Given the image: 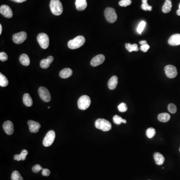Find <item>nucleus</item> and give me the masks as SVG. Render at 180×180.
Masks as SVG:
<instances>
[{
	"label": "nucleus",
	"mask_w": 180,
	"mask_h": 180,
	"mask_svg": "<svg viewBox=\"0 0 180 180\" xmlns=\"http://www.w3.org/2000/svg\"><path fill=\"white\" fill-rule=\"evenodd\" d=\"M38 92L40 98L43 101L46 102H49L51 101V94L49 90L46 88L44 87H41L40 88H39Z\"/></svg>",
	"instance_id": "nucleus-8"
},
{
	"label": "nucleus",
	"mask_w": 180,
	"mask_h": 180,
	"mask_svg": "<svg viewBox=\"0 0 180 180\" xmlns=\"http://www.w3.org/2000/svg\"><path fill=\"white\" fill-rule=\"evenodd\" d=\"M154 159L156 164L162 165L164 163L165 158L163 155L159 152H156L154 154Z\"/></svg>",
	"instance_id": "nucleus-18"
},
{
	"label": "nucleus",
	"mask_w": 180,
	"mask_h": 180,
	"mask_svg": "<svg viewBox=\"0 0 180 180\" xmlns=\"http://www.w3.org/2000/svg\"><path fill=\"white\" fill-rule=\"evenodd\" d=\"M19 61L21 64L25 66H29L30 64V60L29 56L27 54H25L21 55L19 58Z\"/></svg>",
	"instance_id": "nucleus-23"
},
{
	"label": "nucleus",
	"mask_w": 180,
	"mask_h": 180,
	"mask_svg": "<svg viewBox=\"0 0 180 180\" xmlns=\"http://www.w3.org/2000/svg\"><path fill=\"white\" fill-rule=\"evenodd\" d=\"M142 4L141 5V8L142 10L145 11H151L152 10V7L149 5L147 2L148 0H142Z\"/></svg>",
	"instance_id": "nucleus-28"
},
{
	"label": "nucleus",
	"mask_w": 180,
	"mask_h": 180,
	"mask_svg": "<svg viewBox=\"0 0 180 180\" xmlns=\"http://www.w3.org/2000/svg\"><path fill=\"white\" fill-rule=\"evenodd\" d=\"M9 82L6 77L2 73H0V86L2 87L7 86Z\"/></svg>",
	"instance_id": "nucleus-26"
},
{
	"label": "nucleus",
	"mask_w": 180,
	"mask_h": 180,
	"mask_svg": "<svg viewBox=\"0 0 180 180\" xmlns=\"http://www.w3.org/2000/svg\"><path fill=\"white\" fill-rule=\"evenodd\" d=\"M113 122L114 123L117 125H120L122 123L126 124L127 123V121L125 119H123L120 116L118 115L114 116L113 117Z\"/></svg>",
	"instance_id": "nucleus-27"
},
{
	"label": "nucleus",
	"mask_w": 180,
	"mask_h": 180,
	"mask_svg": "<svg viewBox=\"0 0 180 180\" xmlns=\"http://www.w3.org/2000/svg\"><path fill=\"white\" fill-rule=\"evenodd\" d=\"M2 32V25H0V35H1Z\"/></svg>",
	"instance_id": "nucleus-43"
},
{
	"label": "nucleus",
	"mask_w": 180,
	"mask_h": 180,
	"mask_svg": "<svg viewBox=\"0 0 180 180\" xmlns=\"http://www.w3.org/2000/svg\"><path fill=\"white\" fill-rule=\"evenodd\" d=\"M150 48V46L148 45V44H145V45H142L140 47V49L142 51L144 52H147Z\"/></svg>",
	"instance_id": "nucleus-38"
},
{
	"label": "nucleus",
	"mask_w": 180,
	"mask_h": 180,
	"mask_svg": "<svg viewBox=\"0 0 180 180\" xmlns=\"http://www.w3.org/2000/svg\"><path fill=\"white\" fill-rule=\"evenodd\" d=\"M139 43L141 44V45H145V44H147V41H140V43Z\"/></svg>",
	"instance_id": "nucleus-42"
},
{
	"label": "nucleus",
	"mask_w": 180,
	"mask_h": 180,
	"mask_svg": "<svg viewBox=\"0 0 180 180\" xmlns=\"http://www.w3.org/2000/svg\"><path fill=\"white\" fill-rule=\"evenodd\" d=\"M170 115L168 113H161V114H159L158 116V120L162 122L166 123L168 122L170 120Z\"/></svg>",
	"instance_id": "nucleus-24"
},
{
	"label": "nucleus",
	"mask_w": 180,
	"mask_h": 180,
	"mask_svg": "<svg viewBox=\"0 0 180 180\" xmlns=\"http://www.w3.org/2000/svg\"><path fill=\"white\" fill-rule=\"evenodd\" d=\"M172 8V3L171 0H166L164 4L162 7V11L163 13H168L171 12Z\"/></svg>",
	"instance_id": "nucleus-21"
},
{
	"label": "nucleus",
	"mask_w": 180,
	"mask_h": 180,
	"mask_svg": "<svg viewBox=\"0 0 180 180\" xmlns=\"http://www.w3.org/2000/svg\"><path fill=\"white\" fill-rule=\"evenodd\" d=\"M11 180H23L20 174L17 171H15L12 173L11 176Z\"/></svg>",
	"instance_id": "nucleus-29"
},
{
	"label": "nucleus",
	"mask_w": 180,
	"mask_h": 180,
	"mask_svg": "<svg viewBox=\"0 0 180 180\" xmlns=\"http://www.w3.org/2000/svg\"></svg>",
	"instance_id": "nucleus-46"
},
{
	"label": "nucleus",
	"mask_w": 180,
	"mask_h": 180,
	"mask_svg": "<svg viewBox=\"0 0 180 180\" xmlns=\"http://www.w3.org/2000/svg\"><path fill=\"white\" fill-rule=\"evenodd\" d=\"M179 10H180V4H179Z\"/></svg>",
	"instance_id": "nucleus-45"
},
{
	"label": "nucleus",
	"mask_w": 180,
	"mask_h": 180,
	"mask_svg": "<svg viewBox=\"0 0 180 180\" xmlns=\"http://www.w3.org/2000/svg\"></svg>",
	"instance_id": "nucleus-47"
},
{
	"label": "nucleus",
	"mask_w": 180,
	"mask_h": 180,
	"mask_svg": "<svg viewBox=\"0 0 180 180\" xmlns=\"http://www.w3.org/2000/svg\"><path fill=\"white\" fill-rule=\"evenodd\" d=\"M91 99L87 95H83L79 99L78 106L79 109L85 110L91 105Z\"/></svg>",
	"instance_id": "nucleus-4"
},
{
	"label": "nucleus",
	"mask_w": 180,
	"mask_h": 180,
	"mask_svg": "<svg viewBox=\"0 0 180 180\" xmlns=\"http://www.w3.org/2000/svg\"><path fill=\"white\" fill-rule=\"evenodd\" d=\"M54 61L53 57L49 56L47 59L42 60L41 61L40 66L43 69H47L50 66L51 64Z\"/></svg>",
	"instance_id": "nucleus-17"
},
{
	"label": "nucleus",
	"mask_w": 180,
	"mask_h": 180,
	"mask_svg": "<svg viewBox=\"0 0 180 180\" xmlns=\"http://www.w3.org/2000/svg\"><path fill=\"white\" fill-rule=\"evenodd\" d=\"M28 124L29 125L30 131L31 133H36L38 132L39 129L41 128V125L39 123L33 120H29L28 121Z\"/></svg>",
	"instance_id": "nucleus-13"
},
{
	"label": "nucleus",
	"mask_w": 180,
	"mask_h": 180,
	"mask_svg": "<svg viewBox=\"0 0 180 180\" xmlns=\"http://www.w3.org/2000/svg\"><path fill=\"white\" fill-rule=\"evenodd\" d=\"M131 0H121L119 2V5L121 7H126L131 5Z\"/></svg>",
	"instance_id": "nucleus-32"
},
{
	"label": "nucleus",
	"mask_w": 180,
	"mask_h": 180,
	"mask_svg": "<svg viewBox=\"0 0 180 180\" xmlns=\"http://www.w3.org/2000/svg\"><path fill=\"white\" fill-rule=\"evenodd\" d=\"M118 108L119 111L121 112H125L128 110V108H127L126 104H125L124 103L120 104L118 106Z\"/></svg>",
	"instance_id": "nucleus-34"
},
{
	"label": "nucleus",
	"mask_w": 180,
	"mask_h": 180,
	"mask_svg": "<svg viewBox=\"0 0 180 180\" xmlns=\"http://www.w3.org/2000/svg\"><path fill=\"white\" fill-rule=\"evenodd\" d=\"M3 129L6 134L11 135L14 133V125L10 121H7L3 124Z\"/></svg>",
	"instance_id": "nucleus-14"
},
{
	"label": "nucleus",
	"mask_w": 180,
	"mask_h": 180,
	"mask_svg": "<svg viewBox=\"0 0 180 180\" xmlns=\"http://www.w3.org/2000/svg\"><path fill=\"white\" fill-rule=\"evenodd\" d=\"M177 14L178 16H180V10H179V9L177 11Z\"/></svg>",
	"instance_id": "nucleus-44"
},
{
	"label": "nucleus",
	"mask_w": 180,
	"mask_h": 180,
	"mask_svg": "<svg viewBox=\"0 0 180 180\" xmlns=\"http://www.w3.org/2000/svg\"><path fill=\"white\" fill-rule=\"evenodd\" d=\"M73 74V71L70 68H65L60 72V76L63 79L69 78Z\"/></svg>",
	"instance_id": "nucleus-19"
},
{
	"label": "nucleus",
	"mask_w": 180,
	"mask_h": 180,
	"mask_svg": "<svg viewBox=\"0 0 180 180\" xmlns=\"http://www.w3.org/2000/svg\"><path fill=\"white\" fill-rule=\"evenodd\" d=\"M0 13L3 15L5 17L11 18L13 16V12L9 6L3 5L0 8Z\"/></svg>",
	"instance_id": "nucleus-11"
},
{
	"label": "nucleus",
	"mask_w": 180,
	"mask_h": 180,
	"mask_svg": "<svg viewBox=\"0 0 180 180\" xmlns=\"http://www.w3.org/2000/svg\"><path fill=\"white\" fill-rule=\"evenodd\" d=\"M27 38V33L25 32L22 31L13 35V42L16 44H21L26 40Z\"/></svg>",
	"instance_id": "nucleus-10"
},
{
	"label": "nucleus",
	"mask_w": 180,
	"mask_h": 180,
	"mask_svg": "<svg viewBox=\"0 0 180 180\" xmlns=\"http://www.w3.org/2000/svg\"><path fill=\"white\" fill-rule=\"evenodd\" d=\"M168 109L169 112L172 114H175L177 112V107L174 104H170L168 106Z\"/></svg>",
	"instance_id": "nucleus-33"
},
{
	"label": "nucleus",
	"mask_w": 180,
	"mask_h": 180,
	"mask_svg": "<svg viewBox=\"0 0 180 180\" xmlns=\"http://www.w3.org/2000/svg\"><path fill=\"white\" fill-rule=\"evenodd\" d=\"M105 60V57L104 55L100 54V55H97L95 57L93 58L91 61V65L93 67H97L99 65H101L102 64L104 63Z\"/></svg>",
	"instance_id": "nucleus-12"
},
{
	"label": "nucleus",
	"mask_w": 180,
	"mask_h": 180,
	"mask_svg": "<svg viewBox=\"0 0 180 180\" xmlns=\"http://www.w3.org/2000/svg\"><path fill=\"white\" fill-rule=\"evenodd\" d=\"M118 82V77L115 76H114L111 78L108 82V87L110 90H114L117 87Z\"/></svg>",
	"instance_id": "nucleus-20"
},
{
	"label": "nucleus",
	"mask_w": 180,
	"mask_h": 180,
	"mask_svg": "<svg viewBox=\"0 0 180 180\" xmlns=\"http://www.w3.org/2000/svg\"><path fill=\"white\" fill-rule=\"evenodd\" d=\"M104 14L106 19L110 23H114L117 21V15L113 8H107L105 9Z\"/></svg>",
	"instance_id": "nucleus-5"
},
{
	"label": "nucleus",
	"mask_w": 180,
	"mask_h": 180,
	"mask_svg": "<svg viewBox=\"0 0 180 180\" xmlns=\"http://www.w3.org/2000/svg\"><path fill=\"white\" fill-rule=\"evenodd\" d=\"M85 38L82 36H78L75 38V39L69 41L68 43V47L70 49H78L82 46L85 44Z\"/></svg>",
	"instance_id": "nucleus-2"
},
{
	"label": "nucleus",
	"mask_w": 180,
	"mask_h": 180,
	"mask_svg": "<svg viewBox=\"0 0 180 180\" xmlns=\"http://www.w3.org/2000/svg\"><path fill=\"white\" fill-rule=\"evenodd\" d=\"M50 7L51 12L56 16H60L63 12V5L59 0H51Z\"/></svg>",
	"instance_id": "nucleus-1"
},
{
	"label": "nucleus",
	"mask_w": 180,
	"mask_h": 180,
	"mask_svg": "<svg viewBox=\"0 0 180 180\" xmlns=\"http://www.w3.org/2000/svg\"><path fill=\"white\" fill-rule=\"evenodd\" d=\"M156 134V130L153 128H149L146 131V135L149 138L151 139Z\"/></svg>",
	"instance_id": "nucleus-30"
},
{
	"label": "nucleus",
	"mask_w": 180,
	"mask_h": 180,
	"mask_svg": "<svg viewBox=\"0 0 180 180\" xmlns=\"http://www.w3.org/2000/svg\"><path fill=\"white\" fill-rule=\"evenodd\" d=\"M126 48L129 52L133 51H138L139 48L138 45L136 44H134L131 45V44L127 43L125 45Z\"/></svg>",
	"instance_id": "nucleus-25"
},
{
	"label": "nucleus",
	"mask_w": 180,
	"mask_h": 180,
	"mask_svg": "<svg viewBox=\"0 0 180 180\" xmlns=\"http://www.w3.org/2000/svg\"><path fill=\"white\" fill-rule=\"evenodd\" d=\"M37 41L41 47L44 49H46L49 46V38L46 34H39L37 37Z\"/></svg>",
	"instance_id": "nucleus-6"
},
{
	"label": "nucleus",
	"mask_w": 180,
	"mask_h": 180,
	"mask_svg": "<svg viewBox=\"0 0 180 180\" xmlns=\"http://www.w3.org/2000/svg\"><path fill=\"white\" fill-rule=\"evenodd\" d=\"M28 154V151L27 150H23L21 152L20 155L22 161H24V160H26V156Z\"/></svg>",
	"instance_id": "nucleus-37"
},
{
	"label": "nucleus",
	"mask_w": 180,
	"mask_h": 180,
	"mask_svg": "<svg viewBox=\"0 0 180 180\" xmlns=\"http://www.w3.org/2000/svg\"><path fill=\"white\" fill-rule=\"evenodd\" d=\"M8 59V56L7 54L4 52H1L0 53V60L2 62H5L7 61Z\"/></svg>",
	"instance_id": "nucleus-35"
},
{
	"label": "nucleus",
	"mask_w": 180,
	"mask_h": 180,
	"mask_svg": "<svg viewBox=\"0 0 180 180\" xmlns=\"http://www.w3.org/2000/svg\"><path fill=\"white\" fill-rule=\"evenodd\" d=\"M168 43L171 46H178L180 45V34H176L171 36L169 39Z\"/></svg>",
	"instance_id": "nucleus-15"
},
{
	"label": "nucleus",
	"mask_w": 180,
	"mask_h": 180,
	"mask_svg": "<svg viewBox=\"0 0 180 180\" xmlns=\"http://www.w3.org/2000/svg\"><path fill=\"white\" fill-rule=\"evenodd\" d=\"M14 160H16V161H20L21 160H22L20 154H17L15 155L14 157Z\"/></svg>",
	"instance_id": "nucleus-40"
},
{
	"label": "nucleus",
	"mask_w": 180,
	"mask_h": 180,
	"mask_svg": "<svg viewBox=\"0 0 180 180\" xmlns=\"http://www.w3.org/2000/svg\"><path fill=\"white\" fill-rule=\"evenodd\" d=\"M50 174V171L48 169H43L42 170V174L43 176H49Z\"/></svg>",
	"instance_id": "nucleus-39"
},
{
	"label": "nucleus",
	"mask_w": 180,
	"mask_h": 180,
	"mask_svg": "<svg viewBox=\"0 0 180 180\" xmlns=\"http://www.w3.org/2000/svg\"><path fill=\"white\" fill-rule=\"evenodd\" d=\"M13 1L16 2V3H23L24 2H25L27 0H12Z\"/></svg>",
	"instance_id": "nucleus-41"
},
{
	"label": "nucleus",
	"mask_w": 180,
	"mask_h": 180,
	"mask_svg": "<svg viewBox=\"0 0 180 180\" xmlns=\"http://www.w3.org/2000/svg\"><path fill=\"white\" fill-rule=\"evenodd\" d=\"M24 104L27 107H31L33 105V100L30 95L28 93L25 94L23 98Z\"/></svg>",
	"instance_id": "nucleus-22"
},
{
	"label": "nucleus",
	"mask_w": 180,
	"mask_h": 180,
	"mask_svg": "<svg viewBox=\"0 0 180 180\" xmlns=\"http://www.w3.org/2000/svg\"><path fill=\"white\" fill-rule=\"evenodd\" d=\"M43 169L42 168V167L39 164H37L35 166H33V167L32 168V170L34 173H38L41 170H43Z\"/></svg>",
	"instance_id": "nucleus-36"
},
{
	"label": "nucleus",
	"mask_w": 180,
	"mask_h": 180,
	"mask_svg": "<svg viewBox=\"0 0 180 180\" xmlns=\"http://www.w3.org/2000/svg\"><path fill=\"white\" fill-rule=\"evenodd\" d=\"M75 5L77 10L79 11L85 10L87 7V0H76Z\"/></svg>",
	"instance_id": "nucleus-16"
},
{
	"label": "nucleus",
	"mask_w": 180,
	"mask_h": 180,
	"mask_svg": "<svg viewBox=\"0 0 180 180\" xmlns=\"http://www.w3.org/2000/svg\"><path fill=\"white\" fill-rule=\"evenodd\" d=\"M56 134L55 132L53 130H51L48 132L45 138L44 139L43 144L45 147H49L52 145L55 140Z\"/></svg>",
	"instance_id": "nucleus-7"
},
{
	"label": "nucleus",
	"mask_w": 180,
	"mask_h": 180,
	"mask_svg": "<svg viewBox=\"0 0 180 180\" xmlns=\"http://www.w3.org/2000/svg\"><path fill=\"white\" fill-rule=\"evenodd\" d=\"M165 72L168 78L173 79L178 75L177 68L173 65H169L165 67Z\"/></svg>",
	"instance_id": "nucleus-9"
},
{
	"label": "nucleus",
	"mask_w": 180,
	"mask_h": 180,
	"mask_svg": "<svg viewBox=\"0 0 180 180\" xmlns=\"http://www.w3.org/2000/svg\"><path fill=\"white\" fill-rule=\"evenodd\" d=\"M95 127L98 129L102 130L103 131H109L112 129L111 123L108 120L104 119H99L96 121Z\"/></svg>",
	"instance_id": "nucleus-3"
},
{
	"label": "nucleus",
	"mask_w": 180,
	"mask_h": 180,
	"mask_svg": "<svg viewBox=\"0 0 180 180\" xmlns=\"http://www.w3.org/2000/svg\"><path fill=\"white\" fill-rule=\"evenodd\" d=\"M146 25V23L145 21H142L139 25L138 27L137 28V32L140 35L143 32L144 28L145 27Z\"/></svg>",
	"instance_id": "nucleus-31"
}]
</instances>
